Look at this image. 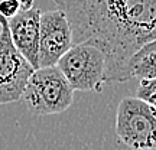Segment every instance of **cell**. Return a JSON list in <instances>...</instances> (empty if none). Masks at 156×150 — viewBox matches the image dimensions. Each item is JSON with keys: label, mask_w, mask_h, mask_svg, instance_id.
<instances>
[{"label": "cell", "mask_w": 156, "mask_h": 150, "mask_svg": "<svg viewBox=\"0 0 156 150\" xmlns=\"http://www.w3.org/2000/svg\"><path fill=\"white\" fill-rule=\"evenodd\" d=\"M54 2L67 17L73 45H93L104 55V82L129 81L132 55L155 40L156 0Z\"/></svg>", "instance_id": "1"}, {"label": "cell", "mask_w": 156, "mask_h": 150, "mask_svg": "<svg viewBox=\"0 0 156 150\" xmlns=\"http://www.w3.org/2000/svg\"><path fill=\"white\" fill-rule=\"evenodd\" d=\"M74 92L58 68L45 67L30 74L22 92V100L34 116H55L71 107Z\"/></svg>", "instance_id": "2"}, {"label": "cell", "mask_w": 156, "mask_h": 150, "mask_svg": "<svg viewBox=\"0 0 156 150\" xmlns=\"http://www.w3.org/2000/svg\"><path fill=\"white\" fill-rule=\"evenodd\" d=\"M155 107L136 97H126L119 103L116 113V134L132 150L155 149Z\"/></svg>", "instance_id": "3"}, {"label": "cell", "mask_w": 156, "mask_h": 150, "mask_svg": "<svg viewBox=\"0 0 156 150\" xmlns=\"http://www.w3.org/2000/svg\"><path fill=\"white\" fill-rule=\"evenodd\" d=\"M74 91L100 92L104 84L106 61L100 49L88 44L73 45L55 65Z\"/></svg>", "instance_id": "4"}, {"label": "cell", "mask_w": 156, "mask_h": 150, "mask_svg": "<svg viewBox=\"0 0 156 150\" xmlns=\"http://www.w3.org/2000/svg\"><path fill=\"white\" fill-rule=\"evenodd\" d=\"M35 69L12 44L7 20L0 16V104L16 103Z\"/></svg>", "instance_id": "5"}, {"label": "cell", "mask_w": 156, "mask_h": 150, "mask_svg": "<svg viewBox=\"0 0 156 150\" xmlns=\"http://www.w3.org/2000/svg\"><path fill=\"white\" fill-rule=\"evenodd\" d=\"M73 46V33L65 15L59 9L48 10L39 16L38 67H55Z\"/></svg>", "instance_id": "6"}, {"label": "cell", "mask_w": 156, "mask_h": 150, "mask_svg": "<svg viewBox=\"0 0 156 150\" xmlns=\"http://www.w3.org/2000/svg\"><path fill=\"white\" fill-rule=\"evenodd\" d=\"M39 16L41 10L32 7L30 10L19 12L7 20V29L12 44L17 52L38 69V42H39Z\"/></svg>", "instance_id": "7"}, {"label": "cell", "mask_w": 156, "mask_h": 150, "mask_svg": "<svg viewBox=\"0 0 156 150\" xmlns=\"http://www.w3.org/2000/svg\"><path fill=\"white\" fill-rule=\"evenodd\" d=\"M156 44L149 42V44L140 46L139 49L134 52L130 61L127 64V74L129 78H156Z\"/></svg>", "instance_id": "8"}, {"label": "cell", "mask_w": 156, "mask_h": 150, "mask_svg": "<svg viewBox=\"0 0 156 150\" xmlns=\"http://www.w3.org/2000/svg\"><path fill=\"white\" fill-rule=\"evenodd\" d=\"M137 100L145 101L146 104L155 107L156 103V78H146V79H140L139 87L136 89V95Z\"/></svg>", "instance_id": "9"}, {"label": "cell", "mask_w": 156, "mask_h": 150, "mask_svg": "<svg viewBox=\"0 0 156 150\" xmlns=\"http://www.w3.org/2000/svg\"><path fill=\"white\" fill-rule=\"evenodd\" d=\"M20 12L19 0H0V16L10 19Z\"/></svg>", "instance_id": "10"}, {"label": "cell", "mask_w": 156, "mask_h": 150, "mask_svg": "<svg viewBox=\"0 0 156 150\" xmlns=\"http://www.w3.org/2000/svg\"><path fill=\"white\" fill-rule=\"evenodd\" d=\"M19 6H20V12L30 10L34 7V0H19Z\"/></svg>", "instance_id": "11"}]
</instances>
